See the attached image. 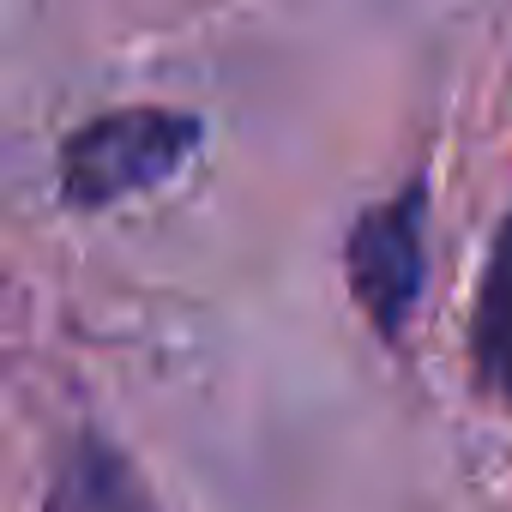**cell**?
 Listing matches in <instances>:
<instances>
[{"mask_svg":"<svg viewBox=\"0 0 512 512\" xmlns=\"http://www.w3.org/2000/svg\"><path fill=\"white\" fill-rule=\"evenodd\" d=\"M199 139L193 115L139 103V109H115L91 127H79L61 151V187L73 205H109L127 193H145L157 181H169L187 151Z\"/></svg>","mask_w":512,"mask_h":512,"instance_id":"1","label":"cell"},{"mask_svg":"<svg viewBox=\"0 0 512 512\" xmlns=\"http://www.w3.org/2000/svg\"><path fill=\"white\" fill-rule=\"evenodd\" d=\"M422 217H428V193L404 187L398 199L362 211L350 229V290L386 338L404 332L422 296Z\"/></svg>","mask_w":512,"mask_h":512,"instance_id":"2","label":"cell"},{"mask_svg":"<svg viewBox=\"0 0 512 512\" xmlns=\"http://www.w3.org/2000/svg\"><path fill=\"white\" fill-rule=\"evenodd\" d=\"M49 512H157V500L103 434H79L55 470Z\"/></svg>","mask_w":512,"mask_h":512,"instance_id":"3","label":"cell"},{"mask_svg":"<svg viewBox=\"0 0 512 512\" xmlns=\"http://www.w3.org/2000/svg\"><path fill=\"white\" fill-rule=\"evenodd\" d=\"M470 362L494 398L512 404V217L494 235V253L482 266L476 314H470Z\"/></svg>","mask_w":512,"mask_h":512,"instance_id":"4","label":"cell"}]
</instances>
